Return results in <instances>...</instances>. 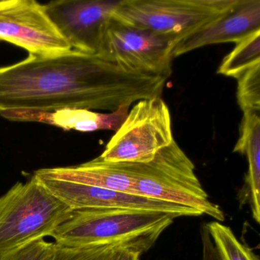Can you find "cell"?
Wrapping results in <instances>:
<instances>
[{"mask_svg": "<svg viewBox=\"0 0 260 260\" xmlns=\"http://www.w3.org/2000/svg\"><path fill=\"white\" fill-rule=\"evenodd\" d=\"M168 79L133 72L94 54L71 50L51 56L29 54L0 67V112L108 110L161 97Z\"/></svg>", "mask_w": 260, "mask_h": 260, "instance_id": "1", "label": "cell"}, {"mask_svg": "<svg viewBox=\"0 0 260 260\" xmlns=\"http://www.w3.org/2000/svg\"><path fill=\"white\" fill-rule=\"evenodd\" d=\"M235 153L247 159L248 172L245 178L246 196L249 198L252 217L260 221V113L243 112L240 137L234 146Z\"/></svg>", "mask_w": 260, "mask_h": 260, "instance_id": "14", "label": "cell"}, {"mask_svg": "<svg viewBox=\"0 0 260 260\" xmlns=\"http://www.w3.org/2000/svg\"><path fill=\"white\" fill-rule=\"evenodd\" d=\"M174 140L171 114L161 97L135 103L100 155L113 162L146 164Z\"/></svg>", "mask_w": 260, "mask_h": 260, "instance_id": "6", "label": "cell"}, {"mask_svg": "<svg viewBox=\"0 0 260 260\" xmlns=\"http://www.w3.org/2000/svg\"><path fill=\"white\" fill-rule=\"evenodd\" d=\"M177 215L162 211L122 208L73 210L51 234L56 244L83 247L118 244L141 255L147 252Z\"/></svg>", "mask_w": 260, "mask_h": 260, "instance_id": "2", "label": "cell"}, {"mask_svg": "<svg viewBox=\"0 0 260 260\" xmlns=\"http://www.w3.org/2000/svg\"><path fill=\"white\" fill-rule=\"evenodd\" d=\"M132 169L138 196L187 207L218 222L225 220L220 207L209 200L192 161L175 139L151 161L132 164Z\"/></svg>", "mask_w": 260, "mask_h": 260, "instance_id": "4", "label": "cell"}, {"mask_svg": "<svg viewBox=\"0 0 260 260\" xmlns=\"http://www.w3.org/2000/svg\"><path fill=\"white\" fill-rule=\"evenodd\" d=\"M239 0H120L112 19L181 42L231 11Z\"/></svg>", "mask_w": 260, "mask_h": 260, "instance_id": "5", "label": "cell"}, {"mask_svg": "<svg viewBox=\"0 0 260 260\" xmlns=\"http://www.w3.org/2000/svg\"><path fill=\"white\" fill-rule=\"evenodd\" d=\"M120 0H57L45 5L72 49L96 55Z\"/></svg>", "mask_w": 260, "mask_h": 260, "instance_id": "9", "label": "cell"}, {"mask_svg": "<svg viewBox=\"0 0 260 260\" xmlns=\"http://www.w3.org/2000/svg\"><path fill=\"white\" fill-rule=\"evenodd\" d=\"M260 30V0H239L234 9L178 44L174 57L208 45L237 42Z\"/></svg>", "mask_w": 260, "mask_h": 260, "instance_id": "11", "label": "cell"}, {"mask_svg": "<svg viewBox=\"0 0 260 260\" xmlns=\"http://www.w3.org/2000/svg\"><path fill=\"white\" fill-rule=\"evenodd\" d=\"M141 254L130 249H121L117 251L110 260H140Z\"/></svg>", "mask_w": 260, "mask_h": 260, "instance_id": "21", "label": "cell"}, {"mask_svg": "<svg viewBox=\"0 0 260 260\" xmlns=\"http://www.w3.org/2000/svg\"><path fill=\"white\" fill-rule=\"evenodd\" d=\"M121 249L118 244H100L83 247H69L54 243L52 251L45 260H110Z\"/></svg>", "mask_w": 260, "mask_h": 260, "instance_id": "17", "label": "cell"}, {"mask_svg": "<svg viewBox=\"0 0 260 260\" xmlns=\"http://www.w3.org/2000/svg\"><path fill=\"white\" fill-rule=\"evenodd\" d=\"M201 239H202V258L201 260H221L214 247V243H213L205 223L201 228Z\"/></svg>", "mask_w": 260, "mask_h": 260, "instance_id": "20", "label": "cell"}, {"mask_svg": "<svg viewBox=\"0 0 260 260\" xmlns=\"http://www.w3.org/2000/svg\"><path fill=\"white\" fill-rule=\"evenodd\" d=\"M38 179L53 194L72 210L83 208H122L162 211L176 214L178 217L202 215L199 211L187 207L138 194H129L69 181L42 178Z\"/></svg>", "mask_w": 260, "mask_h": 260, "instance_id": "10", "label": "cell"}, {"mask_svg": "<svg viewBox=\"0 0 260 260\" xmlns=\"http://www.w3.org/2000/svg\"><path fill=\"white\" fill-rule=\"evenodd\" d=\"M0 41L33 55L51 56L72 50L42 5L35 0L0 1Z\"/></svg>", "mask_w": 260, "mask_h": 260, "instance_id": "8", "label": "cell"}, {"mask_svg": "<svg viewBox=\"0 0 260 260\" xmlns=\"http://www.w3.org/2000/svg\"><path fill=\"white\" fill-rule=\"evenodd\" d=\"M73 210L33 175L0 197V256L51 237Z\"/></svg>", "mask_w": 260, "mask_h": 260, "instance_id": "3", "label": "cell"}, {"mask_svg": "<svg viewBox=\"0 0 260 260\" xmlns=\"http://www.w3.org/2000/svg\"><path fill=\"white\" fill-rule=\"evenodd\" d=\"M178 44L171 38L126 26L112 19L96 56L127 71L169 79Z\"/></svg>", "mask_w": 260, "mask_h": 260, "instance_id": "7", "label": "cell"}, {"mask_svg": "<svg viewBox=\"0 0 260 260\" xmlns=\"http://www.w3.org/2000/svg\"><path fill=\"white\" fill-rule=\"evenodd\" d=\"M260 64V30L236 43L223 59L217 74L238 79L251 68Z\"/></svg>", "mask_w": 260, "mask_h": 260, "instance_id": "15", "label": "cell"}, {"mask_svg": "<svg viewBox=\"0 0 260 260\" xmlns=\"http://www.w3.org/2000/svg\"><path fill=\"white\" fill-rule=\"evenodd\" d=\"M53 246L54 243L39 240L14 252L1 255L0 260H45L52 251Z\"/></svg>", "mask_w": 260, "mask_h": 260, "instance_id": "19", "label": "cell"}, {"mask_svg": "<svg viewBox=\"0 0 260 260\" xmlns=\"http://www.w3.org/2000/svg\"><path fill=\"white\" fill-rule=\"evenodd\" d=\"M130 107L125 105L108 113L83 109H63L52 112L11 109L1 111L0 115L10 121L44 123L67 131L92 132L108 130L115 132L125 120Z\"/></svg>", "mask_w": 260, "mask_h": 260, "instance_id": "12", "label": "cell"}, {"mask_svg": "<svg viewBox=\"0 0 260 260\" xmlns=\"http://www.w3.org/2000/svg\"><path fill=\"white\" fill-rule=\"evenodd\" d=\"M205 225L221 260H259L253 249L240 241L229 226L218 221Z\"/></svg>", "mask_w": 260, "mask_h": 260, "instance_id": "16", "label": "cell"}, {"mask_svg": "<svg viewBox=\"0 0 260 260\" xmlns=\"http://www.w3.org/2000/svg\"><path fill=\"white\" fill-rule=\"evenodd\" d=\"M237 98L243 112L260 113V64L237 79Z\"/></svg>", "mask_w": 260, "mask_h": 260, "instance_id": "18", "label": "cell"}, {"mask_svg": "<svg viewBox=\"0 0 260 260\" xmlns=\"http://www.w3.org/2000/svg\"><path fill=\"white\" fill-rule=\"evenodd\" d=\"M33 175L137 194L132 164L109 162L100 156L77 166L41 169Z\"/></svg>", "mask_w": 260, "mask_h": 260, "instance_id": "13", "label": "cell"}]
</instances>
